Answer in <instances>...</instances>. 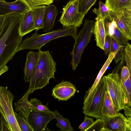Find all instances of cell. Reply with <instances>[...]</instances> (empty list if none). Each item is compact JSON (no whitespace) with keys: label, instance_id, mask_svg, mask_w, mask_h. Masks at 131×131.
I'll return each instance as SVG.
<instances>
[{"label":"cell","instance_id":"cell-24","mask_svg":"<svg viewBox=\"0 0 131 131\" xmlns=\"http://www.w3.org/2000/svg\"><path fill=\"white\" fill-rule=\"evenodd\" d=\"M105 4L112 11L131 9V0H106Z\"/></svg>","mask_w":131,"mask_h":131},{"label":"cell","instance_id":"cell-31","mask_svg":"<svg viewBox=\"0 0 131 131\" xmlns=\"http://www.w3.org/2000/svg\"><path fill=\"white\" fill-rule=\"evenodd\" d=\"M103 123L101 118H98L85 131H103Z\"/></svg>","mask_w":131,"mask_h":131},{"label":"cell","instance_id":"cell-7","mask_svg":"<svg viewBox=\"0 0 131 131\" xmlns=\"http://www.w3.org/2000/svg\"><path fill=\"white\" fill-rule=\"evenodd\" d=\"M80 0H70L64 6L59 21L63 27H79L82 24L85 14L79 10Z\"/></svg>","mask_w":131,"mask_h":131},{"label":"cell","instance_id":"cell-28","mask_svg":"<svg viewBox=\"0 0 131 131\" xmlns=\"http://www.w3.org/2000/svg\"><path fill=\"white\" fill-rule=\"evenodd\" d=\"M16 120L21 131H33L28 118L14 112Z\"/></svg>","mask_w":131,"mask_h":131},{"label":"cell","instance_id":"cell-4","mask_svg":"<svg viewBox=\"0 0 131 131\" xmlns=\"http://www.w3.org/2000/svg\"><path fill=\"white\" fill-rule=\"evenodd\" d=\"M95 22L93 20L85 19L82 28L74 39L73 48L70 52L72 70L74 71L77 69L80 62L84 50L90 41L94 33Z\"/></svg>","mask_w":131,"mask_h":131},{"label":"cell","instance_id":"cell-21","mask_svg":"<svg viewBox=\"0 0 131 131\" xmlns=\"http://www.w3.org/2000/svg\"><path fill=\"white\" fill-rule=\"evenodd\" d=\"M30 93L28 89L23 97L17 102L14 103L16 111L28 118L31 110L30 104L28 99Z\"/></svg>","mask_w":131,"mask_h":131},{"label":"cell","instance_id":"cell-36","mask_svg":"<svg viewBox=\"0 0 131 131\" xmlns=\"http://www.w3.org/2000/svg\"><path fill=\"white\" fill-rule=\"evenodd\" d=\"M0 117V131H11L8 126L4 118L1 116Z\"/></svg>","mask_w":131,"mask_h":131},{"label":"cell","instance_id":"cell-12","mask_svg":"<svg viewBox=\"0 0 131 131\" xmlns=\"http://www.w3.org/2000/svg\"><path fill=\"white\" fill-rule=\"evenodd\" d=\"M106 35L114 39L121 46L125 48L129 43L128 39L118 27L116 22L110 16L104 20Z\"/></svg>","mask_w":131,"mask_h":131},{"label":"cell","instance_id":"cell-2","mask_svg":"<svg viewBox=\"0 0 131 131\" xmlns=\"http://www.w3.org/2000/svg\"><path fill=\"white\" fill-rule=\"evenodd\" d=\"M56 64L49 51L40 50L38 61L29 82V89L31 93L45 86L50 78L55 79Z\"/></svg>","mask_w":131,"mask_h":131},{"label":"cell","instance_id":"cell-3","mask_svg":"<svg viewBox=\"0 0 131 131\" xmlns=\"http://www.w3.org/2000/svg\"><path fill=\"white\" fill-rule=\"evenodd\" d=\"M77 28L75 27H64L54 30L43 34H38L37 30L30 37L22 41L17 52L25 49L41 50V48L50 41L57 38L71 36L75 39L77 36Z\"/></svg>","mask_w":131,"mask_h":131},{"label":"cell","instance_id":"cell-26","mask_svg":"<svg viewBox=\"0 0 131 131\" xmlns=\"http://www.w3.org/2000/svg\"><path fill=\"white\" fill-rule=\"evenodd\" d=\"M110 9L101 1L99 2V6L98 8H94L92 12L97 15L95 19L104 20L107 17L110 16Z\"/></svg>","mask_w":131,"mask_h":131},{"label":"cell","instance_id":"cell-19","mask_svg":"<svg viewBox=\"0 0 131 131\" xmlns=\"http://www.w3.org/2000/svg\"><path fill=\"white\" fill-rule=\"evenodd\" d=\"M94 30L95 40L96 46L103 50L106 34L104 25V20L95 19Z\"/></svg>","mask_w":131,"mask_h":131},{"label":"cell","instance_id":"cell-29","mask_svg":"<svg viewBox=\"0 0 131 131\" xmlns=\"http://www.w3.org/2000/svg\"><path fill=\"white\" fill-rule=\"evenodd\" d=\"M28 8L29 10H32L35 7L40 5H49L54 0H20Z\"/></svg>","mask_w":131,"mask_h":131},{"label":"cell","instance_id":"cell-16","mask_svg":"<svg viewBox=\"0 0 131 131\" xmlns=\"http://www.w3.org/2000/svg\"><path fill=\"white\" fill-rule=\"evenodd\" d=\"M40 50L38 52L30 51L26 55V60L24 72V79L25 83L30 82L38 61Z\"/></svg>","mask_w":131,"mask_h":131},{"label":"cell","instance_id":"cell-25","mask_svg":"<svg viewBox=\"0 0 131 131\" xmlns=\"http://www.w3.org/2000/svg\"><path fill=\"white\" fill-rule=\"evenodd\" d=\"M54 119L57 122L56 125L57 127L59 128L62 131H72L74 129L71 126L69 120L68 118H64L56 110L52 111Z\"/></svg>","mask_w":131,"mask_h":131},{"label":"cell","instance_id":"cell-1","mask_svg":"<svg viewBox=\"0 0 131 131\" xmlns=\"http://www.w3.org/2000/svg\"><path fill=\"white\" fill-rule=\"evenodd\" d=\"M22 14L0 16V75L7 71L6 65L17 52L22 41L19 29Z\"/></svg>","mask_w":131,"mask_h":131},{"label":"cell","instance_id":"cell-5","mask_svg":"<svg viewBox=\"0 0 131 131\" xmlns=\"http://www.w3.org/2000/svg\"><path fill=\"white\" fill-rule=\"evenodd\" d=\"M107 91L105 76L102 78L93 93L89 100L83 103V113L86 115L96 118L102 117L101 110L105 93Z\"/></svg>","mask_w":131,"mask_h":131},{"label":"cell","instance_id":"cell-22","mask_svg":"<svg viewBox=\"0 0 131 131\" xmlns=\"http://www.w3.org/2000/svg\"><path fill=\"white\" fill-rule=\"evenodd\" d=\"M119 110L114 103L108 92L105 93L101 110L102 116H110L116 115Z\"/></svg>","mask_w":131,"mask_h":131},{"label":"cell","instance_id":"cell-18","mask_svg":"<svg viewBox=\"0 0 131 131\" xmlns=\"http://www.w3.org/2000/svg\"><path fill=\"white\" fill-rule=\"evenodd\" d=\"M34 21L32 10H28L21 15L19 29L20 35H24L34 30Z\"/></svg>","mask_w":131,"mask_h":131},{"label":"cell","instance_id":"cell-14","mask_svg":"<svg viewBox=\"0 0 131 131\" xmlns=\"http://www.w3.org/2000/svg\"><path fill=\"white\" fill-rule=\"evenodd\" d=\"M28 10L27 7L20 0L13 2L0 0V16L14 13L23 14Z\"/></svg>","mask_w":131,"mask_h":131},{"label":"cell","instance_id":"cell-15","mask_svg":"<svg viewBox=\"0 0 131 131\" xmlns=\"http://www.w3.org/2000/svg\"><path fill=\"white\" fill-rule=\"evenodd\" d=\"M125 60L130 73L120 77L121 86L126 100V105L131 107V60L125 52Z\"/></svg>","mask_w":131,"mask_h":131},{"label":"cell","instance_id":"cell-35","mask_svg":"<svg viewBox=\"0 0 131 131\" xmlns=\"http://www.w3.org/2000/svg\"><path fill=\"white\" fill-rule=\"evenodd\" d=\"M121 47L114 39L111 37V52L115 55Z\"/></svg>","mask_w":131,"mask_h":131},{"label":"cell","instance_id":"cell-6","mask_svg":"<svg viewBox=\"0 0 131 131\" xmlns=\"http://www.w3.org/2000/svg\"><path fill=\"white\" fill-rule=\"evenodd\" d=\"M14 96L7 87L0 86V112L11 131H21L13 107Z\"/></svg>","mask_w":131,"mask_h":131},{"label":"cell","instance_id":"cell-8","mask_svg":"<svg viewBox=\"0 0 131 131\" xmlns=\"http://www.w3.org/2000/svg\"><path fill=\"white\" fill-rule=\"evenodd\" d=\"M107 91L113 102L119 111L126 105V100L121 83L120 77L117 72H112L105 76Z\"/></svg>","mask_w":131,"mask_h":131},{"label":"cell","instance_id":"cell-33","mask_svg":"<svg viewBox=\"0 0 131 131\" xmlns=\"http://www.w3.org/2000/svg\"><path fill=\"white\" fill-rule=\"evenodd\" d=\"M111 37L106 35L104 46V51L105 54L108 56L111 52Z\"/></svg>","mask_w":131,"mask_h":131},{"label":"cell","instance_id":"cell-27","mask_svg":"<svg viewBox=\"0 0 131 131\" xmlns=\"http://www.w3.org/2000/svg\"><path fill=\"white\" fill-rule=\"evenodd\" d=\"M30 102L31 110L46 112H51L48 106L49 102L46 105H43L40 100L36 97L31 98Z\"/></svg>","mask_w":131,"mask_h":131},{"label":"cell","instance_id":"cell-11","mask_svg":"<svg viewBox=\"0 0 131 131\" xmlns=\"http://www.w3.org/2000/svg\"><path fill=\"white\" fill-rule=\"evenodd\" d=\"M28 119L33 131H49L47 126L48 123L54 119L52 111L50 112L31 110Z\"/></svg>","mask_w":131,"mask_h":131},{"label":"cell","instance_id":"cell-34","mask_svg":"<svg viewBox=\"0 0 131 131\" xmlns=\"http://www.w3.org/2000/svg\"><path fill=\"white\" fill-rule=\"evenodd\" d=\"M125 117L129 124L131 126V107L125 105L123 109Z\"/></svg>","mask_w":131,"mask_h":131},{"label":"cell","instance_id":"cell-13","mask_svg":"<svg viewBox=\"0 0 131 131\" xmlns=\"http://www.w3.org/2000/svg\"><path fill=\"white\" fill-rule=\"evenodd\" d=\"M77 91L70 82L62 81L56 84L52 90V95L59 101H67L73 96Z\"/></svg>","mask_w":131,"mask_h":131},{"label":"cell","instance_id":"cell-10","mask_svg":"<svg viewBox=\"0 0 131 131\" xmlns=\"http://www.w3.org/2000/svg\"><path fill=\"white\" fill-rule=\"evenodd\" d=\"M110 16L128 40L131 39V9L121 10H110Z\"/></svg>","mask_w":131,"mask_h":131},{"label":"cell","instance_id":"cell-30","mask_svg":"<svg viewBox=\"0 0 131 131\" xmlns=\"http://www.w3.org/2000/svg\"><path fill=\"white\" fill-rule=\"evenodd\" d=\"M97 0H80L79 10L85 15L91 7L94 5Z\"/></svg>","mask_w":131,"mask_h":131},{"label":"cell","instance_id":"cell-9","mask_svg":"<svg viewBox=\"0 0 131 131\" xmlns=\"http://www.w3.org/2000/svg\"><path fill=\"white\" fill-rule=\"evenodd\" d=\"M103 131H131V126L123 114L118 113L110 116H102Z\"/></svg>","mask_w":131,"mask_h":131},{"label":"cell","instance_id":"cell-20","mask_svg":"<svg viewBox=\"0 0 131 131\" xmlns=\"http://www.w3.org/2000/svg\"><path fill=\"white\" fill-rule=\"evenodd\" d=\"M108 56L107 60L98 73L93 85L86 92L84 97L83 103L87 102L92 95L98 85L103 75L114 59V55L113 53L111 52Z\"/></svg>","mask_w":131,"mask_h":131},{"label":"cell","instance_id":"cell-38","mask_svg":"<svg viewBox=\"0 0 131 131\" xmlns=\"http://www.w3.org/2000/svg\"><path fill=\"white\" fill-rule=\"evenodd\" d=\"M130 40H131V39H130Z\"/></svg>","mask_w":131,"mask_h":131},{"label":"cell","instance_id":"cell-39","mask_svg":"<svg viewBox=\"0 0 131 131\" xmlns=\"http://www.w3.org/2000/svg\"></svg>","mask_w":131,"mask_h":131},{"label":"cell","instance_id":"cell-32","mask_svg":"<svg viewBox=\"0 0 131 131\" xmlns=\"http://www.w3.org/2000/svg\"><path fill=\"white\" fill-rule=\"evenodd\" d=\"M94 122L93 118H90L85 115L84 121L79 126V128L81 131H85Z\"/></svg>","mask_w":131,"mask_h":131},{"label":"cell","instance_id":"cell-23","mask_svg":"<svg viewBox=\"0 0 131 131\" xmlns=\"http://www.w3.org/2000/svg\"><path fill=\"white\" fill-rule=\"evenodd\" d=\"M46 6L45 5L38 6L32 9L34 21V30L38 31L44 27L43 19Z\"/></svg>","mask_w":131,"mask_h":131},{"label":"cell","instance_id":"cell-37","mask_svg":"<svg viewBox=\"0 0 131 131\" xmlns=\"http://www.w3.org/2000/svg\"><path fill=\"white\" fill-rule=\"evenodd\" d=\"M125 51L129 55L131 60V45L129 43L125 48Z\"/></svg>","mask_w":131,"mask_h":131},{"label":"cell","instance_id":"cell-17","mask_svg":"<svg viewBox=\"0 0 131 131\" xmlns=\"http://www.w3.org/2000/svg\"><path fill=\"white\" fill-rule=\"evenodd\" d=\"M58 12V9L54 5L46 6L44 17V27L42 29L43 32L47 33L52 30Z\"/></svg>","mask_w":131,"mask_h":131}]
</instances>
